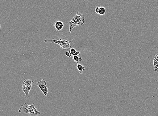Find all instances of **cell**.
<instances>
[{
    "mask_svg": "<svg viewBox=\"0 0 158 116\" xmlns=\"http://www.w3.org/2000/svg\"><path fill=\"white\" fill-rule=\"evenodd\" d=\"M18 112L23 116H37L41 114L33 103L30 106L27 103L21 105Z\"/></svg>",
    "mask_w": 158,
    "mask_h": 116,
    "instance_id": "obj_1",
    "label": "cell"
},
{
    "mask_svg": "<svg viewBox=\"0 0 158 116\" xmlns=\"http://www.w3.org/2000/svg\"><path fill=\"white\" fill-rule=\"evenodd\" d=\"M85 17L83 14L77 12L76 16L73 17L71 21H69V34H70L73 28L77 26H82L84 23Z\"/></svg>",
    "mask_w": 158,
    "mask_h": 116,
    "instance_id": "obj_2",
    "label": "cell"
},
{
    "mask_svg": "<svg viewBox=\"0 0 158 116\" xmlns=\"http://www.w3.org/2000/svg\"><path fill=\"white\" fill-rule=\"evenodd\" d=\"M73 39V38L69 41L64 39L61 38L60 40H57L56 38L46 39L44 40L45 43L49 42L56 43L60 46V48L64 50H69L71 48L70 43Z\"/></svg>",
    "mask_w": 158,
    "mask_h": 116,
    "instance_id": "obj_3",
    "label": "cell"
},
{
    "mask_svg": "<svg viewBox=\"0 0 158 116\" xmlns=\"http://www.w3.org/2000/svg\"><path fill=\"white\" fill-rule=\"evenodd\" d=\"M35 84V82L30 79H25L23 82L22 89L25 93L24 96L26 99H28L29 93L34 88Z\"/></svg>",
    "mask_w": 158,
    "mask_h": 116,
    "instance_id": "obj_4",
    "label": "cell"
},
{
    "mask_svg": "<svg viewBox=\"0 0 158 116\" xmlns=\"http://www.w3.org/2000/svg\"><path fill=\"white\" fill-rule=\"evenodd\" d=\"M36 84L39 87L42 92L46 97L49 92L48 87L47 86L46 82L44 79H43L41 81L37 82Z\"/></svg>",
    "mask_w": 158,
    "mask_h": 116,
    "instance_id": "obj_5",
    "label": "cell"
},
{
    "mask_svg": "<svg viewBox=\"0 0 158 116\" xmlns=\"http://www.w3.org/2000/svg\"><path fill=\"white\" fill-rule=\"evenodd\" d=\"M64 26V23L60 21H56L54 24V27L57 31H60L63 29Z\"/></svg>",
    "mask_w": 158,
    "mask_h": 116,
    "instance_id": "obj_6",
    "label": "cell"
},
{
    "mask_svg": "<svg viewBox=\"0 0 158 116\" xmlns=\"http://www.w3.org/2000/svg\"><path fill=\"white\" fill-rule=\"evenodd\" d=\"M153 64L154 72H156L158 67V53L154 57Z\"/></svg>",
    "mask_w": 158,
    "mask_h": 116,
    "instance_id": "obj_7",
    "label": "cell"
},
{
    "mask_svg": "<svg viewBox=\"0 0 158 116\" xmlns=\"http://www.w3.org/2000/svg\"><path fill=\"white\" fill-rule=\"evenodd\" d=\"M69 51L71 56H78L80 54L79 52L77 51L75 48H71Z\"/></svg>",
    "mask_w": 158,
    "mask_h": 116,
    "instance_id": "obj_8",
    "label": "cell"
},
{
    "mask_svg": "<svg viewBox=\"0 0 158 116\" xmlns=\"http://www.w3.org/2000/svg\"><path fill=\"white\" fill-rule=\"evenodd\" d=\"M77 69L79 72L80 74H83L84 70H85V68H84L82 64H79V63L77 64Z\"/></svg>",
    "mask_w": 158,
    "mask_h": 116,
    "instance_id": "obj_9",
    "label": "cell"
},
{
    "mask_svg": "<svg viewBox=\"0 0 158 116\" xmlns=\"http://www.w3.org/2000/svg\"><path fill=\"white\" fill-rule=\"evenodd\" d=\"M106 9L103 6L99 7L98 14L101 16L104 15L106 14Z\"/></svg>",
    "mask_w": 158,
    "mask_h": 116,
    "instance_id": "obj_10",
    "label": "cell"
},
{
    "mask_svg": "<svg viewBox=\"0 0 158 116\" xmlns=\"http://www.w3.org/2000/svg\"><path fill=\"white\" fill-rule=\"evenodd\" d=\"M73 59L75 62H77V64H79V61H81L82 60L81 57H79L78 56H73Z\"/></svg>",
    "mask_w": 158,
    "mask_h": 116,
    "instance_id": "obj_11",
    "label": "cell"
},
{
    "mask_svg": "<svg viewBox=\"0 0 158 116\" xmlns=\"http://www.w3.org/2000/svg\"><path fill=\"white\" fill-rule=\"evenodd\" d=\"M65 55L66 56L68 57H70L71 56L70 54L68 51H66Z\"/></svg>",
    "mask_w": 158,
    "mask_h": 116,
    "instance_id": "obj_12",
    "label": "cell"
},
{
    "mask_svg": "<svg viewBox=\"0 0 158 116\" xmlns=\"http://www.w3.org/2000/svg\"><path fill=\"white\" fill-rule=\"evenodd\" d=\"M157 70H158V67Z\"/></svg>",
    "mask_w": 158,
    "mask_h": 116,
    "instance_id": "obj_13",
    "label": "cell"
}]
</instances>
